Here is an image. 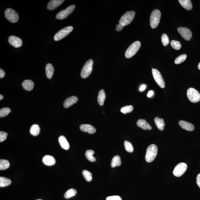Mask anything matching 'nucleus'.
<instances>
[{
  "mask_svg": "<svg viewBox=\"0 0 200 200\" xmlns=\"http://www.w3.org/2000/svg\"><path fill=\"white\" fill-rule=\"evenodd\" d=\"M106 200H122V198L119 196H113L107 197Z\"/></svg>",
  "mask_w": 200,
  "mask_h": 200,
  "instance_id": "40",
  "label": "nucleus"
},
{
  "mask_svg": "<svg viewBox=\"0 0 200 200\" xmlns=\"http://www.w3.org/2000/svg\"><path fill=\"white\" fill-rule=\"evenodd\" d=\"M11 111V110L9 107H4L0 110V117L3 118L8 115Z\"/></svg>",
  "mask_w": 200,
  "mask_h": 200,
  "instance_id": "32",
  "label": "nucleus"
},
{
  "mask_svg": "<svg viewBox=\"0 0 200 200\" xmlns=\"http://www.w3.org/2000/svg\"><path fill=\"white\" fill-rule=\"evenodd\" d=\"M161 13L158 9H155L152 12L150 19V25L152 29L156 28L160 22Z\"/></svg>",
  "mask_w": 200,
  "mask_h": 200,
  "instance_id": "4",
  "label": "nucleus"
},
{
  "mask_svg": "<svg viewBox=\"0 0 200 200\" xmlns=\"http://www.w3.org/2000/svg\"><path fill=\"white\" fill-rule=\"evenodd\" d=\"M186 58H187V55L186 54L180 55L175 59V63L177 65L182 63L185 60Z\"/></svg>",
  "mask_w": 200,
  "mask_h": 200,
  "instance_id": "36",
  "label": "nucleus"
},
{
  "mask_svg": "<svg viewBox=\"0 0 200 200\" xmlns=\"http://www.w3.org/2000/svg\"><path fill=\"white\" fill-rule=\"evenodd\" d=\"M154 121L156 126L159 130L161 131L164 130L165 124L164 119L162 118L155 117L154 119Z\"/></svg>",
  "mask_w": 200,
  "mask_h": 200,
  "instance_id": "23",
  "label": "nucleus"
},
{
  "mask_svg": "<svg viewBox=\"0 0 200 200\" xmlns=\"http://www.w3.org/2000/svg\"><path fill=\"white\" fill-rule=\"evenodd\" d=\"M141 46V43L139 41H137L132 43L126 50L125 56L127 58H132L135 55L136 53L139 50Z\"/></svg>",
  "mask_w": 200,
  "mask_h": 200,
  "instance_id": "5",
  "label": "nucleus"
},
{
  "mask_svg": "<svg viewBox=\"0 0 200 200\" xmlns=\"http://www.w3.org/2000/svg\"><path fill=\"white\" fill-rule=\"evenodd\" d=\"M5 17L10 22L15 23L17 22L19 19L18 14L13 9L8 8L5 11Z\"/></svg>",
  "mask_w": 200,
  "mask_h": 200,
  "instance_id": "8",
  "label": "nucleus"
},
{
  "mask_svg": "<svg viewBox=\"0 0 200 200\" xmlns=\"http://www.w3.org/2000/svg\"><path fill=\"white\" fill-rule=\"evenodd\" d=\"M124 145L125 149L127 152L132 153L133 152L134 149L132 144L129 141H125Z\"/></svg>",
  "mask_w": 200,
  "mask_h": 200,
  "instance_id": "34",
  "label": "nucleus"
},
{
  "mask_svg": "<svg viewBox=\"0 0 200 200\" xmlns=\"http://www.w3.org/2000/svg\"><path fill=\"white\" fill-rule=\"evenodd\" d=\"M43 161L45 165L49 166L54 165L56 163L55 158L50 155L44 156L43 157Z\"/></svg>",
  "mask_w": 200,
  "mask_h": 200,
  "instance_id": "19",
  "label": "nucleus"
},
{
  "mask_svg": "<svg viewBox=\"0 0 200 200\" xmlns=\"http://www.w3.org/2000/svg\"><path fill=\"white\" fill-rule=\"evenodd\" d=\"M30 132L31 134L34 136H36L39 134L40 132V128L38 125L34 124L32 125L30 130Z\"/></svg>",
  "mask_w": 200,
  "mask_h": 200,
  "instance_id": "27",
  "label": "nucleus"
},
{
  "mask_svg": "<svg viewBox=\"0 0 200 200\" xmlns=\"http://www.w3.org/2000/svg\"><path fill=\"white\" fill-rule=\"evenodd\" d=\"M179 123V125L182 129H184L187 131H192L194 130V125L185 121H180Z\"/></svg>",
  "mask_w": 200,
  "mask_h": 200,
  "instance_id": "17",
  "label": "nucleus"
},
{
  "mask_svg": "<svg viewBox=\"0 0 200 200\" xmlns=\"http://www.w3.org/2000/svg\"><path fill=\"white\" fill-rule=\"evenodd\" d=\"M11 183V181L9 179L3 177H0V187H4L9 186Z\"/></svg>",
  "mask_w": 200,
  "mask_h": 200,
  "instance_id": "29",
  "label": "nucleus"
},
{
  "mask_svg": "<svg viewBox=\"0 0 200 200\" xmlns=\"http://www.w3.org/2000/svg\"><path fill=\"white\" fill-rule=\"evenodd\" d=\"M22 86L25 90L31 91L33 89L34 84L31 80H26L22 82Z\"/></svg>",
  "mask_w": 200,
  "mask_h": 200,
  "instance_id": "20",
  "label": "nucleus"
},
{
  "mask_svg": "<svg viewBox=\"0 0 200 200\" xmlns=\"http://www.w3.org/2000/svg\"><path fill=\"white\" fill-rule=\"evenodd\" d=\"M146 85H143L141 86V87H140L139 90L141 91H143L145 90L146 89Z\"/></svg>",
  "mask_w": 200,
  "mask_h": 200,
  "instance_id": "45",
  "label": "nucleus"
},
{
  "mask_svg": "<svg viewBox=\"0 0 200 200\" xmlns=\"http://www.w3.org/2000/svg\"><path fill=\"white\" fill-rule=\"evenodd\" d=\"M133 109V107L132 106H126L125 107H122L121 109V111L122 113L124 114L129 113L132 112Z\"/></svg>",
  "mask_w": 200,
  "mask_h": 200,
  "instance_id": "35",
  "label": "nucleus"
},
{
  "mask_svg": "<svg viewBox=\"0 0 200 200\" xmlns=\"http://www.w3.org/2000/svg\"><path fill=\"white\" fill-rule=\"evenodd\" d=\"M78 98L75 96H71L65 100L63 103L64 107L66 108H69L78 101Z\"/></svg>",
  "mask_w": 200,
  "mask_h": 200,
  "instance_id": "15",
  "label": "nucleus"
},
{
  "mask_svg": "<svg viewBox=\"0 0 200 200\" xmlns=\"http://www.w3.org/2000/svg\"><path fill=\"white\" fill-rule=\"evenodd\" d=\"M187 95L188 99L192 102L197 103L200 101V94L194 88H190L187 90Z\"/></svg>",
  "mask_w": 200,
  "mask_h": 200,
  "instance_id": "7",
  "label": "nucleus"
},
{
  "mask_svg": "<svg viewBox=\"0 0 200 200\" xmlns=\"http://www.w3.org/2000/svg\"><path fill=\"white\" fill-rule=\"evenodd\" d=\"M77 194V190L74 189H70L65 192L64 196L65 198L69 199L71 197H74Z\"/></svg>",
  "mask_w": 200,
  "mask_h": 200,
  "instance_id": "30",
  "label": "nucleus"
},
{
  "mask_svg": "<svg viewBox=\"0 0 200 200\" xmlns=\"http://www.w3.org/2000/svg\"><path fill=\"white\" fill-rule=\"evenodd\" d=\"M171 46L175 50H178L181 48V45L178 41L173 40L171 43Z\"/></svg>",
  "mask_w": 200,
  "mask_h": 200,
  "instance_id": "37",
  "label": "nucleus"
},
{
  "mask_svg": "<svg viewBox=\"0 0 200 200\" xmlns=\"http://www.w3.org/2000/svg\"><path fill=\"white\" fill-rule=\"evenodd\" d=\"M152 73L154 79L157 85L162 88L165 87V83L161 73L157 69L152 68Z\"/></svg>",
  "mask_w": 200,
  "mask_h": 200,
  "instance_id": "10",
  "label": "nucleus"
},
{
  "mask_svg": "<svg viewBox=\"0 0 200 200\" xmlns=\"http://www.w3.org/2000/svg\"><path fill=\"white\" fill-rule=\"evenodd\" d=\"M41 200V199H37V200Z\"/></svg>",
  "mask_w": 200,
  "mask_h": 200,
  "instance_id": "48",
  "label": "nucleus"
},
{
  "mask_svg": "<svg viewBox=\"0 0 200 200\" xmlns=\"http://www.w3.org/2000/svg\"><path fill=\"white\" fill-rule=\"evenodd\" d=\"M73 28L72 26H68L58 31L54 36V39L56 41L62 40L71 32Z\"/></svg>",
  "mask_w": 200,
  "mask_h": 200,
  "instance_id": "6",
  "label": "nucleus"
},
{
  "mask_svg": "<svg viewBox=\"0 0 200 200\" xmlns=\"http://www.w3.org/2000/svg\"><path fill=\"white\" fill-rule=\"evenodd\" d=\"M106 99L105 92L103 90H101L99 91L98 95V101L100 106H103L104 104V101Z\"/></svg>",
  "mask_w": 200,
  "mask_h": 200,
  "instance_id": "25",
  "label": "nucleus"
},
{
  "mask_svg": "<svg viewBox=\"0 0 200 200\" xmlns=\"http://www.w3.org/2000/svg\"><path fill=\"white\" fill-rule=\"evenodd\" d=\"M93 64L92 59H89L86 62L81 70V75L82 78H86L90 75L93 70Z\"/></svg>",
  "mask_w": 200,
  "mask_h": 200,
  "instance_id": "2",
  "label": "nucleus"
},
{
  "mask_svg": "<svg viewBox=\"0 0 200 200\" xmlns=\"http://www.w3.org/2000/svg\"><path fill=\"white\" fill-rule=\"evenodd\" d=\"M179 2L181 5L185 9L190 10L192 9V5L190 0H179Z\"/></svg>",
  "mask_w": 200,
  "mask_h": 200,
  "instance_id": "24",
  "label": "nucleus"
},
{
  "mask_svg": "<svg viewBox=\"0 0 200 200\" xmlns=\"http://www.w3.org/2000/svg\"><path fill=\"white\" fill-rule=\"evenodd\" d=\"M10 166V164L8 160H0V170H4L7 169Z\"/></svg>",
  "mask_w": 200,
  "mask_h": 200,
  "instance_id": "31",
  "label": "nucleus"
},
{
  "mask_svg": "<svg viewBox=\"0 0 200 200\" xmlns=\"http://www.w3.org/2000/svg\"><path fill=\"white\" fill-rule=\"evenodd\" d=\"M5 72L3 69L1 68L0 69V78H2L5 77Z\"/></svg>",
  "mask_w": 200,
  "mask_h": 200,
  "instance_id": "42",
  "label": "nucleus"
},
{
  "mask_svg": "<svg viewBox=\"0 0 200 200\" xmlns=\"http://www.w3.org/2000/svg\"><path fill=\"white\" fill-rule=\"evenodd\" d=\"M121 164V161L120 157L119 156L116 155L111 160V166L112 168H115L116 167H119Z\"/></svg>",
  "mask_w": 200,
  "mask_h": 200,
  "instance_id": "26",
  "label": "nucleus"
},
{
  "mask_svg": "<svg viewBox=\"0 0 200 200\" xmlns=\"http://www.w3.org/2000/svg\"><path fill=\"white\" fill-rule=\"evenodd\" d=\"M64 0H52L47 5V9L49 10H54L64 2Z\"/></svg>",
  "mask_w": 200,
  "mask_h": 200,
  "instance_id": "14",
  "label": "nucleus"
},
{
  "mask_svg": "<svg viewBox=\"0 0 200 200\" xmlns=\"http://www.w3.org/2000/svg\"><path fill=\"white\" fill-rule=\"evenodd\" d=\"M58 141L61 147L63 149L66 150L69 149L70 147V145L65 137L63 136H61L58 139Z\"/></svg>",
  "mask_w": 200,
  "mask_h": 200,
  "instance_id": "21",
  "label": "nucleus"
},
{
  "mask_svg": "<svg viewBox=\"0 0 200 200\" xmlns=\"http://www.w3.org/2000/svg\"><path fill=\"white\" fill-rule=\"evenodd\" d=\"M7 136V133L4 132H0V142H2L6 140Z\"/></svg>",
  "mask_w": 200,
  "mask_h": 200,
  "instance_id": "39",
  "label": "nucleus"
},
{
  "mask_svg": "<svg viewBox=\"0 0 200 200\" xmlns=\"http://www.w3.org/2000/svg\"><path fill=\"white\" fill-rule=\"evenodd\" d=\"M187 165L185 163H180L174 168L173 174L176 177H180L183 175L187 170Z\"/></svg>",
  "mask_w": 200,
  "mask_h": 200,
  "instance_id": "11",
  "label": "nucleus"
},
{
  "mask_svg": "<svg viewBox=\"0 0 200 200\" xmlns=\"http://www.w3.org/2000/svg\"><path fill=\"white\" fill-rule=\"evenodd\" d=\"M198 69H199L200 70V62H199V63L198 65Z\"/></svg>",
  "mask_w": 200,
  "mask_h": 200,
  "instance_id": "47",
  "label": "nucleus"
},
{
  "mask_svg": "<svg viewBox=\"0 0 200 200\" xmlns=\"http://www.w3.org/2000/svg\"><path fill=\"white\" fill-rule=\"evenodd\" d=\"M162 43L164 46H167L169 43V37L166 34L164 33L162 35L161 37Z\"/></svg>",
  "mask_w": 200,
  "mask_h": 200,
  "instance_id": "38",
  "label": "nucleus"
},
{
  "mask_svg": "<svg viewBox=\"0 0 200 200\" xmlns=\"http://www.w3.org/2000/svg\"><path fill=\"white\" fill-rule=\"evenodd\" d=\"M75 8L74 5H70L66 9L60 12L56 15V18L58 20H62L66 18L72 12Z\"/></svg>",
  "mask_w": 200,
  "mask_h": 200,
  "instance_id": "9",
  "label": "nucleus"
},
{
  "mask_svg": "<svg viewBox=\"0 0 200 200\" xmlns=\"http://www.w3.org/2000/svg\"><path fill=\"white\" fill-rule=\"evenodd\" d=\"M123 27L122 26V25H121V24H118L117 25L116 28V31H118V32H119V31L122 30V29H123Z\"/></svg>",
  "mask_w": 200,
  "mask_h": 200,
  "instance_id": "41",
  "label": "nucleus"
},
{
  "mask_svg": "<svg viewBox=\"0 0 200 200\" xmlns=\"http://www.w3.org/2000/svg\"><path fill=\"white\" fill-rule=\"evenodd\" d=\"M3 98V96L2 95H0V100H2Z\"/></svg>",
  "mask_w": 200,
  "mask_h": 200,
  "instance_id": "46",
  "label": "nucleus"
},
{
  "mask_svg": "<svg viewBox=\"0 0 200 200\" xmlns=\"http://www.w3.org/2000/svg\"><path fill=\"white\" fill-rule=\"evenodd\" d=\"M178 31L183 39L186 40H189L192 37V33L189 29L184 27H179Z\"/></svg>",
  "mask_w": 200,
  "mask_h": 200,
  "instance_id": "12",
  "label": "nucleus"
},
{
  "mask_svg": "<svg viewBox=\"0 0 200 200\" xmlns=\"http://www.w3.org/2000/svg\"><path fill=\"white\" fill-rule=\"evenodd\" d=\"M135 15V12L133 11L126 12L121 17L119 21V24L123 27L126 26L131 23Z\"/></svg>",
  "mask_w": 200,
  "mask_h": 200,
  "instance_id": "3",
  "label": "nucleus"
},
{
  "mask_svg": "<svg viewBox=\"0 0 200 200\" xmlns=\"http://www.w3.org/2000/svg\"><path fill=\"white\" fill-rule=\"evenodd\" d=\"M8 41L11 45L16 48L21 47L23 43L21 39L14 36L9 37L8 39Z\"/></svg>",
  "mask_w": 200,
  "mask_h": 200,
  "instance_id": "13",
  "label": "nucleus"
},
{
  "mask_svg": "<svg viewBox=\"0 0 200 200\" xmlns=\"http://www.w3.org/2000/svg\"><path fill=\"white\" fill-rule=\"evenodd\" d=\"M82 175L86 180L88 182H90L92 180V174L91 172L87 170H84L82 172Z\"/></svg>",
  "mask_w": 200,
  "mask_h": 200,
  "instance_id": "33",
  "label": "nucleus"
},
{
  "mask_svg": "<svg viewBox=\"0 0 200 200\" xmlns=\"http://www.w3.org/2000/svg\"><path fill=\"white\" fill-rule=\"evenodd\" d=\"M154 92L153 91H149L147 94V96L148 97L150 98L152 97V96L153 95Z\"/></svg>",
  "mask_w": 200,
  "mask_h": 200,
  "instance_id": "44",
  "label": "nucleus"
},
{
  "mask_svg": "<svg viewBox=\"0 0 200 200\" xmlns=\"http://www.w3.org/2000/svg\"><path fill=\"white\" fill-rule=\"evenodd\" d=\"M95 152L92 150H87L85 152V156L87 160L91 162H94L96 161V159L94 157L93 155Z\"/></svg>",
  "mask_w": 200,
  "mask_h": 200,
  "instance_id": "28",
  "label": "nucleus"
},
{
  "mask_svg": "<svg viewBox=\"0 0 200 200\" xmlns=\"http://www.w3.org/2000/svg\"><path fill=\"white\" fill-rule=\"evenodd\" d=\"M197 183L200 188V174H199L197 178Z\"/></svg>",
  "mask_w": 200,
  "mask_h": 200,
  "instance_id": "43",
  "label": "nucleus"
},
{
  "mask_svg": "<svg viewBox=\"0 0 200 200\" xmlns=\"http://www.w3.org/2000/svg\"><path fill=\"white\" fill-rule=\"evenodd\" d=\"M157 148L154 144H152L148 147L145 155V160L148 162H151L157 156Z\"/></svg>",
  "mask_w": 200,
  "mask_h": 200,
  "instance_id": "1",
  "label": "nucleus"
},
{
  "mask_svg": "<svg viewBox=\"0 0 200 200\" xmlns=\"http://www.w3.org/2000/svg\"><path fill=\"white\" fill-rule=\"evenodd\" d=\"M80 129L82 131L87 132L89 134H93L96 132V129L93 126L89 124H82L80 126Z\"/></svg>",
  "mask_w": 200,
  "mask_h": 200,
  "instance_id": "16",
  "label": "nucleus"
},
{
  "mask_svg": "<svg viewBox=\"0 0 200 200\" xmlns=\"http://www.w3.org/2000/svg\"><path fill=\"white\" fill-rule=\"evenodd\" d=\"M137 124L139 127L141 128L143 130H150L152 129L151 126L145 120L143 119L138 120Z\"/></svg>",
  "mask_w": 200,
  "mask_h": 200,
  "instance_id": "18",
  "label": "nucleus"
},
{
  "mask_svg": "<svg viewBox=\"0 0 200 200\" xmlns=\"http://www.w3.org/2000/svg\"><path fill=\"white\" fill-rule=\"evenodd\" d=\"M46 76L49 79L52 77L54 71V68L53 65L51 63L47 64L45 67Z\"/></svg>",
  "mask_w": 200,
  "mask_h": 200,
  "instance_id": "22",
  "label": "nucleus"
}]
</instances>
